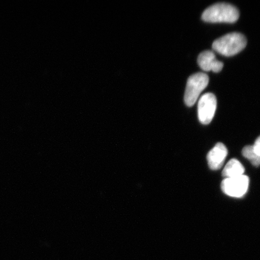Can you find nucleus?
Instances as JSON below:
<instances>
[{"mask_svg": "<svg viewBox=\"0 0 260 260\" xmlns=\"http://www.w3.org/2000/svg\"><path fill=\"white\" fill-rule=\"evenodd\" d=\"M252 146L253 148L254 149L256 153H257L260 155V136L257 139H256L254 145Z\"/></svg>", "mask_w": 260, "mask_h": 260, "instance_id": "9d476101", "label": "nucleus"}, {"mask_svg": "<svg viewBox=\"0 0 260 260\" xmlns=\"http://www.w3.org/2000/svg\"><path fill=\"white\" fill-rule=\"evenodd\" d=\"M217 108L216 96L212 93H205L200 98L198 105V118L204 125L212 121Z\"/></svg>", "mask_w": 260, "mask_h": 260, "instance_id": "39448f33", "label": "nucleus"}, {"mask_svg": "<svg viewBox=\"0 0 260 260\" xmlns=\"http://www.w3.org/2000/svg\"><path fill=\"white\" fill-rule=\"evenodd\" d=\"M209 82V76L203 73L193 74L188 78L184 94V102L187 106H193L196 103L200 94L206 88Z\"/></svg>", "mask_w": 260, "mask_h": 260, "instance_id": "7ed1b4c3", "label": "nucleus"}, {"mask_svg": "<svg viewBox=\"0 0 260 260\" xmlns=\"http://www.w3.org/2000/svg\"><path fill=\"white\" fill-rule=\"evenodd\" d=\"M239 12L232 5L225 3H217L205 10L202 18L208 22H229L234 23L238 20Z\"/></svg>", "mask_w": 260, "mask_h": 260, "instance_id": "f257e3e1", "label": "nucleus"}, {"mask_svg": "<svg viewBox=\"0 0 260 260\" xmlns=\"http://www.w3.org/2000/svg\"><path fill=\"white\" fill-rule=\"evenodd\" d=\"M246 44L245 36L239 32H232L214 41L213 48L223 56L230 57L240 53Z\"/></svg>", "mask_w": 260, "mask_h": 260, "instance_id": "f03ea898", "label": "nucleus"}, {"mask_svg": "<svg viewBox=\"0 0 260 260\" xmlns=\"http://www.w3.org/2000/svg\"><path fill=\"white\" fill-rule=\"evenodd\" d=\"M242 154L246 158L251 162L254 167L260 166V155L256 153L252 145L246 146L242 150Z\"/></svg>", "mask_w": 260, "mask_h": 260, "instance_id": "1a4fd4ad", "label": "nucleus"}, {"mask_svg": "<svg viewBox=\"0 0 260 260\" xmlns=\"http://www.w3.org/2000/svg\"><path fill=\"white\" fill-rule=\"evenodd\" d=\"M198 63L204 71H212L214 73H219L223 67L222 61L217 60L215 54L211 51L202 52L198 56Z\"/></svg>", "mask_w": 260, "mask_h": 260, "instance_id": "0eeeda50", "label": "nucleus"}, {"mask_svg": "<svg viewBox=\"0 0 260 260\" xmlns=\"http://www.w3.org/2000/svg\"><path fill=\"white\" fill-rule=\"evenodd\" d=\"M228 155L225 145L218 143L207 154V161L211 170H219L222 168Z\"/></svg>", "mask_w": 260, "mask_h": 260, "instance_id": "423d86ee", "label": "nucleus"}, {"mask_svg": "<svg viewBox=\"0 0 260 260\" xmlns=\"http://www.w3.org/2000/svg\"><path fill=\"white\" fill-rule=\"evenodd\" d=\"M245 172L243 166L237 159L233 158L227 162L224 168L222 175L225 178H235L242 176Z\"/></svg>", "mask_w": 260, "mask_h": 260, "instance_id": "6e6552de", "label": "nucleus"}, {"mask_svg": "<svg viewBox=\"0 0 260 260\" xmlns=\"http://www.w3.org/2000/svg\"><path fill=\"white\" fill-rule=\"evenodd\" d=\"M249 183V178L243 175L240 177L224 179L221 183V188L228 196L241 198L248 191Z\"/></svg>", "mask_w": 260, "mask_h": 260, "instance_id": "20e7f679", "label": "nucleus"}]
</instances>
